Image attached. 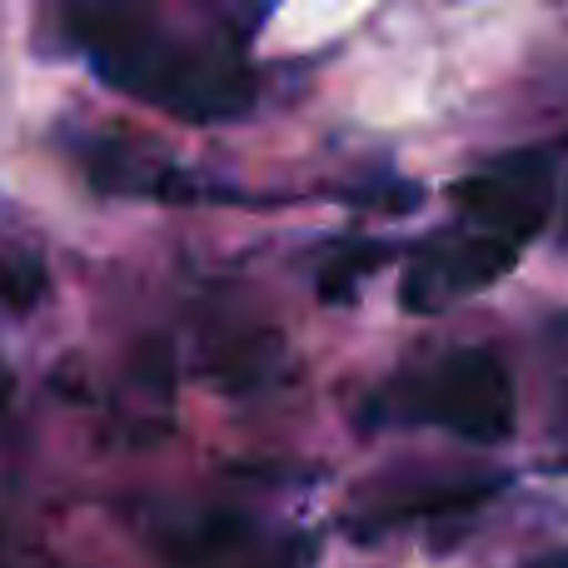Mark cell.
I'll return each mask as SVG.
<instances>
[{"label": "cell", "instance_id": "cell-1", "mask_svg": "<svg viewBox=\"0 0 568 568\" xmlns=\"http://www.w3.org/2000/svg\"><path fill=\"white\" fill-rule=\"evenodd\" d=\"M70 45L100 75V85L155 105L190 125L240 120L255 105V75L235 40H200L170 30L150 10H70Z\"/></svg>", "mask_w": 568, "mask_h": 568}, {"label": "cell", "instance_id": "cell-2", "mask_svg": "<svg viewBox=\"0 0 568 568\" xmlns=\"http://www.w3.org/2000/svg\"><path fill=\"white\" fill-rule=\"evenodd\" d=\"M369 419L444 429L464 444H504L514 439L519 404H514L509 369L494 349H449L374 389Z\"/></svg>", "mask_w": 568, "mask_h": 568}, {"label": "cell", "instance_id": "cell-3", "mask_svg": "<svg viewBox=\"0 0 568 568\" xmlns=\"http://www.w3.org/2000/svg\"><path fill=\"white\" fill-rule=\"evenodd\" d=\"M524 250H529V240L504 235V230L459 215L449 230L429 235L409 255L404 284H399L404 310L439 314V310H449V304L469 300V294H484L489 284H499L514 265H519Z\"/></svg>", "mask_w": 568, "mask_h": 568}, {"label": "cell", "instance_id": "cell-4", "mask_svg": "<svg viewBox=\"0 0 568 568\" xmlns=\"http://www.w3.org/2000/svg\"><path fill=\"white\" fill-rule=\"evenodd\" d=\"M549 195H554V170L544 155H509L454 190L464 220H479V225H494L519 240H534L544 230Z\"/></svg>", "mask_w": 568, "mask_h": 568}, {"label": "cell", "instance_id": "cell-5", "mask_svg": "<svg viewBox=\"0 0 568 568\" xmlns=\"http://www.w3.org/2000/svg\"><path fill=\"white\" fill-rule=\"evenodd\" d=\"M265 568H304V549H294L290 559H275V564H265Z\"/></svg>", "mask_w": 568, "mask_h": 568}, {"label": "cell", "instance_id": "cell-6", "mask_svg": "<svg viewBox=\"0 0 568 568\" xmlns=\"http://www.w3.org/2000/svg\"><path fill=\"white\" fill-rule=\"evenodd\" d=\"M544 568H568V554H559V559H549Z\"/></svg>", "mask_w": 568, "mask_h": 568}]
</instances>
